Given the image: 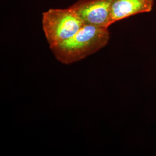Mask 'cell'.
<instances>
[{"label": "cell", "instance_id": "cell-2", "mask_svg": "<svg viewBox=\"0 0 156 156\" xmlns=\"http://www.w3.org/2000/svg\"><path fill=\"white\" fill-rule=\"evenodd\" d=\"M84 23L70 6L66 9H50L42 15V26L50 48L69 39Z\"/></svg>", "mask_w": 156, "mask_h": 156}, {"label": "cell", "instance_id": "cell-3", "mask_svg": "<svg viewBox=\"0 0 156 156\" xmlns=\"http://www.w3.org/2000/svg\"><path fill=\"white\" fill-rule=\"evenodd\" d=\"M112 0H79L70 7L84 24L109 28Z\"/></svg>", "mask_w": 156, "mask_h": 156}, {"label": "cell", "instance_id": "cell-4", "mask_svg": "<svg viewBox=\"0 0 156 156\" xmlns=\"http://www.w3.org/2000/svg\"><path fill=\"white\" fill-rule=\"evenodd\" d=\"M154 0H112L111 24L129 17L151 12Z\"/></svg>", "mask_w": 156, "mask_h": 156}, {"label": "cell", "instance_id": "cell-1", "mask_svg": "<svg viewBox=\"0 0 156 156\" xmlns=\"http://www.w3.org/2000/svg\"><path fill=\"white\" fill-rule=\"evenodd\" d=\"M109 38L108 28L84 24L71 38L50 49L59 62L69 64L101 50L108 44Z\"/></svg>", "mask_w": 156, "mask_h": 156}]
</instances>
